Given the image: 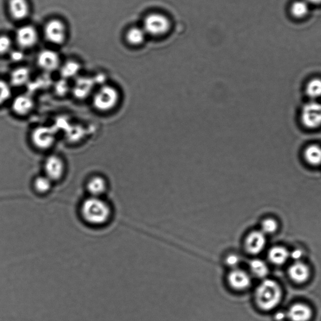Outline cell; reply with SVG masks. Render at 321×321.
Returning <instances> with one entry per match:
<instances>
[{"mask_svg": "<svg viewBox=\"0 0 321 321\" xmlns=\"http://www.w3.org/2000/svg\"><path fill=\"white\" fill-rule=\"evenodd\" d=\"M80 215L85 223L94 227H102L113 218L112 206L103 197L88 196L80 206Z\"/></svg>", "mask_w": 321, "mask_h": 321, "instance_id": "1", "label": "cell"}, {"mask_svg": "<svg viewBox=\"0 0 321 321\" xmlns=\"http://www.w3.org/2000/svg\"><path fill=\"white\" fill-rule=\"evenodd\" d=\"M92 108L98 113L113 112L120 105L121 92L118 87L110 84H103L97 87L91 96Z\"/></svg>", "mask_w": 321, "mask_h": 321, "instance_id": "2", "label": "cell"}, {"mask_svg": "<svg viewBox=\"0 0 321 321\" xmlns=\"http://www.w3.org/2000/svg\"><path fill=\"white\" fill-rule=\"evenodd\" d=\"M282 296L280 286L272 280H265L256 289L255 301L257 306L264 310H272L279 304Z\"/></svg>", "mask_w": 321, "mask_h": 321, "instance_id": "3", "label": "cell"}, {"mask_svg": "<svg viewBox=\"0 0 321 321\" xmlns=\"http://www.w3.org/2000/svg\"><path fill=\"white\" fill-rule=\"evenodd\" d=\"M57 132L53 127L37 126L30 133V140L34 148L40 151H47L54 147L57 141Z\"/></svg>", "mask_w": 321, "mask_h": 321, "instance_id": "4", "label": "cell"}, {"mask_svg": "<svg viewBox=\"0 0 321 321\" xmlns=\"http://www.w3.org/2000/svg\"><path fill=\"white\" fill-rule=\"evenodd\" d=\"M44 174L55 184L62 181L67 171V165L62 156L57 154L47 156L43 163Z\"/></svg>", "mask_w": 321, "mask_h": 321, "instance_id": "5", "label": "cell"}, {"mask_svg": "<svg viewBox=\"0 0 321 321\" xmlns=\"http://www.w3.org/2000/svg\"><path fill=\"white\" fill-rule=\"evenodd\" d=\"M225 283L228 288L233 293H243L251 288V275L241 267L229 270L225 276Z\"/></svg>", "mask_w": 321, "mask_h": 321, "instance_id": "6", "label": "cell"}, {"mask_svg": "<svg viewBox=\"0 0 321 321\" xmlns=\"http://www.w3.org/2000/svg\"><path fill=\"white\" fill-rule=\"evenodd\" d=\"M170 28L168 18L160 13H153L145 18L143 29L147 34L160 36L168 32Z\"/></svg>", "mask_w": 321, "mask_h": 321, "instance_id": "7", "label": "cell"}, {"mask_svg": "<svg viewBox=\"0 0 321 321\" xmlns=\"http://www.w3.org/2000/svg\"><path fill=\"white\" fill-rule=\"evenodd\" d=\"M10 105L15 115L24 118L33 112L35 107V101L31 95L20 94L13 97Z\"/></svg>", "mask_w": 321, "mask_h": 321, "instance_id": "8", "label": "cell"}, {"mask_svg": "<svg viewBox=\"0 0 321 321\" xmlns=\"http://www.w3.org/2000/svg\"><path fill=\"white\" fill-rule=\"evenodd\" d=\"M301 121L307 128H319L321 126L320 103L310 102L305 105L302 111Z\"/></svg>", "mask_w": 321, "mask_h": 321, "instance_id": "9", "label": "cell"}, {"mask_svg": "<svg viewBox=\"0 0 321 321\" xmlns=\"http://www.w3.org/2000/svg\"><path fill=\"white\" fill-rule=\"evenodd\" d=\"M96 82L93 78H78L73 86L71 87V93L78 100H84L91 97L93 93L96 89Z\"/></svg>", "mask_w": 321, "mask_h": 321, "instance_id": "10", "label": "cell"}, {"mask_svg": "<svg viewBox=\"0 0 321 321\" xmlns=\"http://www.w3.org/2000/svg\"><path fill=\"white\" fill-rule=\"evenodd\" d=\"M266 244V238L262 231H252L243 240V248L246 253L256 256L261 253Z\"/></svg>", "mask_w": 321, "mask_h": 321, "instance_id": "11", "label": "cell"}, {"mask_svg": "<svg viewBox=\"0 0 321 321\" xmlns=\"http://www.w3.org/2000/svg\"><path fill=\"white\" fill-rule=\"evenodd\" d=\"M44 33L48 41L54 44H62L66 38L65 26L60 20H50L45 26Z\"/></svg>", "mask_w": 321, "mask_h": 321, "instance_id": "12", "label": "cell"}, {"mask_svg": "<svg viewBox=\"0 0 321 321\" xmlns=\"http://www.w3.org/2000/svg\"><path fill=\"white\" fill-rule=\"evenodd\" d=\"M37 64L46 73H54L60 68V58L54 50H42L37 57Z\"/></svg>", "mask_w": 321, "mask_h": 321, "instance_id": "13", "label": "cell"}, {"mask_svg": "<svg viewBox=\"0 0 321 321\" xmlns=\"http://www.w3.org/2000/svg\"><path fill=\"white\" fill-rule=\"evenodd\" d=\"M108 180L102 175H92L86 183L87 193L93 197H103L108 192Z\"/></svg>", "mask_w": 321, "mask_h": 321, "instance_id": "14", "label": "cell"}, {"mask_svg": "<svg viewBox=\"0 0 321 321\" xmlns=\"http://www.w3.org/2000/svg\"><path fill=\"white\" fill-rule=\"evenodd\" d=\"M38 33L33 26L25 25L18 29L16 34L17 43L23 49L32 47L38 41Z\"/></svg>", "mask_w": 321, "mask_h": 321, "instance_id": "15", "label": "cell"}, {"mask_svg": "<svg viewBox=\"0 0 321 321\" xmlns=\"http://www.w3.org/2000/svg\"><path fill=\"white\" fill-rule=\"evenodd\" d=\"M30 70L26 67H19L13 70L10 74L9 82L13 88L22 87L30 82Z\"/></svg>", "mask_w": 321, "mask_h": 321, "instance_id": "16", "label": "cell"}, {"mask_svg": "<svg viewBox=\"0 0 321 321\" xmlns=\"http://www.w3.org/2000/svg\"><path fill=\"white\" fill-rule=\"evenodd\" d=\"M9 10L14 19L22 20L28 17L30 7L26 0H10Z\"/></svg>", "mask_w": 321, "mask_h": 321, "instance_id": "17", "label": "cell"}, {"mask_svg": "<svg viewBox=\"0 0 321 321\" xmlns=\"http://www.w3.org/2000/svg\"><path fill=\"white\" fill-rule=\"evenodd\" d=\"M312 315L309 306L303 304H296L289 309L288 315L292 321H309Z\"/></svg>", "mask_w": 321, "mask_h": 321, "instance_id": "18", "label": "cell"}, {"mask_svg": "<svg viewBox=\"0 0 321 321\" xmlns=\"http://www.w3.org/2000/svg\"><path fill=\"white\" fill-rule=\"evenodd\" d=\"M289 273L292 279L298 283L306 282L310 275L309 267L302 262H296L292 265Z\"/></svg>", "mask_w": 321, "mask_h": 321, "instance_id": "19", "label": "cell"}, {"mask_svg": "<svg viewBox=\"0 0 321 321\" xmlns=\"http://www.w3.org/2000/svg\"><path fill=\"white\" fill-rule=\"evenodd\" d=\"M54 184L49 177L42 174L34 177L32 187L34 192L37 194L44 195L48 194L52 190Z\"/></svg>", "mask_w": 321, "mask_h": 321, "instance_id": "20", "label": "cell"}, {"mask_svg": "<svg viewBox=\"0 0 321 321\" xmlns=\"http://www.w3.org/2000/svg\"><path fill=\"white\" fill-rule=\"evenodd\" d=\"M305 160L310 165L317 166L321 164V147L316 145L309 146L304 151Z\"/></svg>", "mask_w": 321, "mask_h": 321, "instance_id": "21", "label": "cell"}, {"mask_svg": "<svg viewBox=\"0 0 321 321\" xmlns=\"http://www.w3.org/2000/svg\"><path fill=\"white\" fill-rule=\"evenodd\" d=\"M289 257L287 249L282 246H275L269 251V258L273 264L282 265L284 264Z\"/></svg>", "mask_w": 321, "mask_h": 321, "instance_id": "22", "label": "cell"}, {"mask_svg": "<svg viewBox=\"0 0 321 321\" xmlns=\"http://www.w3.org/2000/svg\"><path fill=\"white\" fill-rule=\"evenodd\" d=\"M13 97V87L9 81L0 79V108L10 102Z\"/></svg>", "mask_w": 321, "mask_h": 321, "instance_id": "23", "label": "cell"}, {"mask_svg": "<svg viewBox=\"0 0 321 321\" xmlns=\"http://www.w3.org/2000/svg\"><path fill=\"white\" fill-rule=\"evenodd\" d=\"M60 68L62 78L68 79L76 78L78 76L79 71L81 70V65L78 62L69 61Z\"/></svg>", "mask_w": 321, "mask_h": 321, "instance_id": "24", "label": "cell"}, {"mask_svg": "<svg viewBox=\"0 0 321 321\" xmlns=\"http://www.w3.org/2000/svg\"><path fill=\"white\" fill-rule=\"evenodd\" d=\"M249 268L253 275L257 277L264 278L266 277L269 272V269L266 264L262 260L258 259H253L249 263Z\"/></svg>", "mask_w": 321, "mask_h": 321, "instance_id": "25", "label": "cell"}, {"mask_svg": "<svg viewBox=\"0 0 321 321\" xmlns=\"http://www.w3.org/2000/svg\"><path fill=\"white\" fill-rule=\"evenodd\" d=\"M146 33L143 28L134 27L130 29L126 34L127 41L129 44L137 46L142 44L146 38Z\"/></svg>", "mask_w": 321, "mask_h": 321, "instance_id": "26", "label": "cell"}, {"mask_svg": "<svg viewBox=\"0 0 321 321\" xmlns=\"http://www.w3.org/2000/svg\"><path fill=\"white\" fill-rule=\"evenodd\" d=\"M309 4L304 0H297L291 5V14L297 18H301L307 15L309 13Z\"/></svg>", "mask_w": 321, "mask_h": 321, "instance_id": "27", "label": "cell"}, {"mask_svg": "<svg viewBox=\"0 0 321 321\" xmlns=\"http://www.w3.org/2000/svg\"><path fill=\"white\" fill-rule=\"evenodd\" d=\"M306 91L309 97L312 99H317L321 97V79H311L307 84Z\"/></svg>", "mask_w": 321, "mask_h": 321, "instance_id": "28", "label": "cell"}, {"mask_svg": "<svg viewBox=\"0 0 321 321\" xmlns=\"http://www.w3.org/2000/svg\"><path fill=\"white\" fill-rule=\"evenodd\" d=\"M241 257L239 254L235 252H231L225 255L224 258V264L229 270L237 269L240 267Z\"/></svg>", "mask_w": 321, "mask_h": 321, "instance_id": "29", "label": "cell"}, {"mask_svg": "<svg viewBox=\"0 0 321 321\" xmlns=\"http://www.w3.org/2000/svg\"><path fill=\"white\" fill-rule=\"evenodd\" d=\"M277 229V223L274 219H265L262 223V232L264 234L274 233Z\"/></svg>", "mask_w": 321, "mask_h": 321, "instance_id": "30", "label": "cell"}, {"mask_svg": "<svg viewBox=\"0 0 321 321\" xmlns=\"http://www.w3.org/2000/svg\"><path fill=\"white\" fill-rule=\"evenodd\" d=\"M67 79H63L62 81L58 82L54 86L55 92L59 96H64L67 94L68 92L71 93V87L68 84V82L66 81Z\"/></svg>", "mask_w": 321, "mask_h": 321, "instance_id": "31", "label": "cell"}, {"mask_svg": "<svg viewBox=\"0 0 321 321\" xmlns=\"http://www.w3.org/2000/svg\"><path fill=\"white\" fill-rule=\"evenodd\" d=\"M12 42L9 37L0 36V55H4L10 52L12 49Z\"/></svg>", "mask_w": 321, "mask_h": 321, "instance_id": "32", "label": "cell"}, {"mask_svg": "<svg viewBox=\"0 0 321 321\" xmlns=\"http://www.w3.org/2000/svg\"><path fill=\"white\" fill-rule=\"evenodd\" d=\"M23 53L17 51V50H14V51L11 52V58L14 62H19V61L23 59Z\"/></svg>", "mask_w": 321, "mask_h": 321, "instance_id": "33", "label": "cell"}, {"mask_svg": "<svg viewBox=\"0 0 321 321\" xmlns=\"http://www.w3.org/2000/svg\"><path fill=\"white\" fill-rule=\"evenodd\" d=\"M307 4L312 5L321 4V0H304Z\"/></svg>", "mask_w": 321, "mask_h": 321, "instance_id": "34", "label": "cell"}, {"mask_svg": "<svg viewBox=\"0 0 321 321\" xmlns=\"http://www.w3.org/2000/svg\"><path fill=\"white\" fill-rule=\"evenodd\" d=\"M301 251H294V253L292 254V257H293V259H299V257H301Z\"/></svg>", "mask_w": 321, "mask_h": 321, "instance_id": "35", "label": "cell"}]
</instances>
